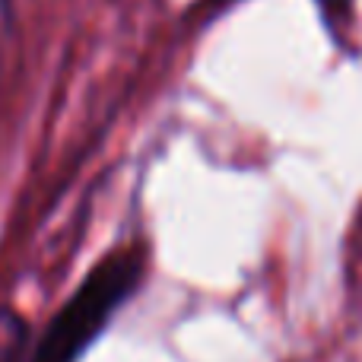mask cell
Listing matches in <instances>:
<instances>
[{
	"mask_svg": "<svg viewBox=\"0 0 362 362\" xmlns=\"http://www.w3.org/2000/svg\"><path fill=\"white\" fill-rule=\"evenodd\" d=\"M29 353V325L19 312L0 308V362H25Z\"/></svg>",
	"mask_w": 362,
	"mask_h": 362,
	"instance_id": "7a4b0ae2",
	"label": "cell"
},
{
	"mask_svg": "<svg viewBox=\"0 0 362 362\" xmlns=\"http://www.w3.org/2000/svg\"><path fill=\"white\" fill-rule=\"evenodd\" d=\"M146 276L144 245H121L108 251L57 308L42 337L25 353V362H76L95 337L112 325L118 308L140 289Z\"/></svg>",
	"mask_w": 362,
	"mask_h": 362,
	"instance_id": "6da1fadb",
	"label": "cell"
},
{
	"mask_svg": "<svg viewBox=\"0 0 362 362\" xmlns=\"http://www.w3.org/2000/svg\"><path fill=\"white\" fill-rule=\"evenodd\" d=\"M321 19H325L327 32H331L337 42H344L346 29L353 23V0H315Z\"/></svg>",
	"mask_w": 362,
	"mask_h": 362,
	"instance_id": "3957f363",
	"label": "cell"
},
{
	"mask_svg": "<svg viewBox=\"0 0 362 362\" xmlns=\"http://www.w3.org/2000/svg\"><path fill=\"white\" fill-rule=\"evenodd\" d=\"M359 226H362V210H359Z\"/></svg>",
	"mask_w": 362,
	"mask_h": 362,
	"instance_id": "277c9868",
	"label": "cell"
}]
</instances>
